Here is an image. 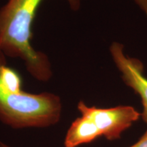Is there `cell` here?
<instances>
[{"label":"cell","instance_id":"cell-1","mask_svg":"<svg viewBox=\"0 0 147 147\" xmlns=\"http://www.w3.org/2000/svg\"><path fill=\"white\" fill-rule=\"evenodd\" d=\"M62 112L58 95L30 93L22 89L21 75L0 52V121L13 129L45 128L57 124Z\"/></svg>","mask_w":147,"mask_h":147},{"label":"cell","instance_id":"cell-2","mask_svg":"<svg viewBox=\"0 0 147 147\" xmlns=\"http://www.w3.org/2000/svg\"><path fill=\"white\" fill-rule=\"evenodd\" d=\"M43 0H8L0 8V52L21 59L32 76L47 82L53 72L49 58L32 45V25ZM71 10L80 8V0H66Z\"/></svg>","mask_w":147,"mask_h":147},{"label":"cell","instance_id":"cell-3","mask_svg":"<svg viewBox=\"0 0 147 147\" xmlns=\"http://www.w3.org/2000/svg\"><path fill=\"white\" fill-rule=\"evenodd\" d=\"M77 108L81 115L89 117L97 126L102 136L110 141L120 138L123 132L138 120L141 116L138 111L129 106L100 108L89 106L80 101Z\"/></svg>","mask_w":147,"mask_h":147},{"label":"cell","instance_id":"cell-4","mask_svg":"<svg viewBox=\"0 0 147 147\" xmlns=\"http://www.w3.org/2000/svg\"><path fill=\"white\" fill-rule=\"evenodd\" d=\"M110 53L116 65L122 74L123 80L141 97L143 106L141 117L147 123V78L143 74L142 63L136 59L126 56L123 53V47L118 42L112 45Z\"/></svg>","mask_w":147,"mask_h":147},{"label":"cell","instance_id":"cell-5","mask_svg":"<svg viewBox=\"0 0 147 147\" xmlns=\"http://www.w3.org/2000/svg\"><path fill=\"white\" fill-rule=\"evenodd\" d=\"M102 136L93 121L81 115L71 123L64 138V147H78L91 143Z\"/></svg>","mask_w":147,"mask_h":147},{"label":"cell","instance_id":"cell-6","mask_svg":"<svg viewBox=\"0 0 147 147\" xmlns=\"http://www.w3.org/2000/svg\"><path fill=\"white\" fill-rule=\"evenodd\" d=\"M129 147H147V130L138 142Z\"/></svg>","mask_w":147,"mask_h":147},{"label":"cell","instance_id":"cell-7","mask_svg":"<svg viewBox=\"0 0 147 147\" xmlns=\"http://www.w3.org/2000/svg\"><path fill=\"white\" fill-rule=\"evenodd\" d=\"M147 15V0H134Z\"/></svg>","mask_w":147,"mask_h":147},{"label":"cell","instance_id":"cell-8","mask_svg":"<svg viewBox=\"0 0 147 147\" xmlns=\"http://www.w3.org/2000/svg\"><path fill=\"white\" fill-rule=\"evenodd\" d=\"M0 147H12V146H9L8 144H5V143L3 142H0Z\"/></svg>","mask_w":147,"mask_h":147}]
</instances>
